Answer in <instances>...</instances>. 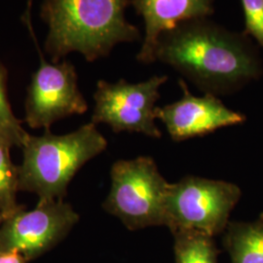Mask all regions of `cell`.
Returning <instances> with one entry per match:
<instances>
[{"label":"cell","mask_w":263,"mask_h":263,"mask_svg":"<svg viewBox=\"0 0 263 263\" xmlns=\"http://www.w3.org/2000/svg\"><path fill=\"white\" fill-rule=\"evenodd\" d=\"M132 6L144 21L145 33L137 60L155 62L160 35L187 20L208 18L215 13L214 0H132Z\"/></svg>","instance_id":"10"},{"label":"cell","mask_w":263,"mask_h":263,"mask_svg":"<svg viewBox=\"0 0 263 263\" xmlns=\"http://www.w3.org/2000/svg\"><path fill=\"white\" fill-rule=\"evenodd\" d=\"M28 135L12 112L7 96V69L0 61V141L22 147Z\"/></svg>","instance_id":"14"},{"label":"cell","mask_w":263,"mask_h":263,"mask_svg":"<svg viewBox=\"0 0 263 263\" xmlns=\"http://www.w3.org/2000/svg\"><path fill=\"white\" fill-rule=\"evenodd\" d=\"M10 147L7 143L0 141V213L5 219L22 209L16 201V194L20 189L19 168L15 167L11 161Z\"/></svg>","instance_id":"13"},{"label":"cell","mask_w":263,"mask_h":263,"mask_svg":"<svg viewBox=\"0 0 263 263\" xmlns=\"http://www.w3.org/2000/svg\"><path fill=\"white\" fill-rule=\"evenodd\" d=\"M182 97L164 106H156L155 116L165 124L173 141L203 137L221 128L245 122L246 116L228 108L217 96L191 94L184 80L179 79Z\"/></svg>","instance_id":"9"},{"label":"cell","mask_w":263,"mask_h":263,"mask_svg":"<svg viewBox=\"0 0 263 263\" xmlns=\"http://www.w3.org/2000/svg\"><path fill=\"white\" fill-rule=\"evenodd\" d=\"M107 146V141L90 122L76 131L58 136L49 130L40 137L28 135L22 146L19 188L39 199H62L78 170Z\"/></svg>","instance_id":"3"},{"label":"cell","mask_w":263,"mask_h":263,"mask_svg":"<svg viewBox=\"0 0 263 263\" xmlns=\"http://www.w3.org/2000/svg\"><path fill=\"white\" fill-rule=\"evenodd\" d=\"M27 259L17 252L0 251V263H26Z\"/></svg>","instance_id":"16"},{"label":"cell","mask_w":263,"mask_h":263,"mask_svg":"<svg viewBox=\"0 0 263 263\" xmlns=\"http://www.w3.org/2000/svg\"><path fill=\"white\" fill-rule=\"evenodd\" d=\"M241 195L235 183L187 176L170 183L166 227L172 233L194 230L212 237L221 234Z\"/></svg>","instance_id":"5"},{"label":"cell","mask_w":263,"mask_h":263,"mask_svg":"<svg viewBox=\"0 0 263 263\" xmlns=\"http://www.w3.org/2000/svg\"><path fill=\"white\" fill-rule=\"evenodd\" d=\"M4 219H5V218H4V216H3V215L0 213V226H1V223L4 221Z\"/></svg>","instance_id":"17"},{"label":"cell","mask_w":263,"mask_h":263,"mask_svg":"<svg viewBox=\"0 0 263 263\" xmlns=\"http://www.w3.org/2000/svg\"><path fill=\"white\" fill-rule=\"evenodd\" d=\"M167 80V76H154L140 83L124 79L116 83L98 81L91 122L106 124L114 133H140L160 139L162 132L155 124V104L160 88Z\"/></svg>","instance_id":"7"},{"label":"cell","mask_w":263,"mask_h":263,"mask_svg":"<svg viewBox=\"0 0 263 263\" xmlns=\"http://www.w3.org/2000/svg\"><path fill=\"white\" fill-rule=\"evenodd\" d=\"M32 1L28 0L23 20L35 45L39 67L28 86L26 122L32 129L45 128L60 119L88 110V104L78 87L76 67L68 61L49 63L39 47L32 26Z\"/></svg>","instance_id":"6"},{"label":"cell","mask_w":263,"mask_h":263,"mask_svg":"<svg viewBox=\"0 0 263 263\" xmlns=\"http://www.w3.org/2000/svg\"><path fill=\"white\" fill-rule=\"evenodd\" d=\"M245 14L244 33L255 38L263 48V0H241Z\"/></svg>","instance_id":"15"},{"label":"cell","mask_w":263,"mask_h":263,"mask_svg":"<svg viewBox=\"0 0 263 263\" xmlns=\"http://www.w3.org/2000/svg\"><path fill=\"white\" fill-rule=\"evenodd\" d=\"M131 4L132 0H42L46 54L53 63L73 52L95 62L109 56L120 43L139 41L140 29L126 19Z\"/></svg>","instance_id":"2"},{"label":"cell","mask_w":263,"mask_h":263,"mask_svg":"<svg viewBox=\"0 0 263 263\" xmlns=\"http://www.w3.org/2000/svg\"><path fill=\"white\" fill-rule=\"evenodd\" d=\"M245 36L208 18L187 20L160 35L155 62L172 66L205 94H230L262 72Z\"/></svg>","instance_id":"1"},{"label":"cell","mask_w":263,"mask_h":263,"mask_svg":"<svg viewBox=\"0 0 263 263\" xmlns=\"http://www.w3.org/2000/svg\"><path fill=\"white\" fill-rule=\"evenodd\" d=\"M78 220L73 208L62 199H39L33 210L21 209L1 223L0 251L34 259L61 242Z\"/></svg>","instance_id":"8"},{"label":"cell","mask_w":263,"mask_h":263,"mask_svg":"<svg viewBox=\"0 0 263 263\" xmlns=\"http://www.w3.org/2000/svg\"><path fill=\"white\" fill-rule=\"evenodd\" d=\"M111 187L104 210L118 217L129 230L167 226L170 183L149 156L119 160L110 171Z\"/></svg>","instance_id":"4"},{"label":"cell","mask_w":263,"mask_h":263,"mask_svg":"<svg viewBox=\"0 0 263 263\" xmlns=\"http://www.w3.org/2000/svg\"><path fill=\"white\" fill-rule=\"evenodd\" d=\"M223 246L231 263H263V213L254 221H229Z\"/></svg>","instance_id":"11"},{"label":"cell","mask_w":263,"mask_h":263,"mask_svg":"<svg viewBox=\"0 0 263 263\" xmlns=\"http://www.w3.org/2000/svg\"><path fill=\"white\" fill-rule=\"evenodd\" d=\"M172 234L176 263H217L214 237L194 230H177Z\"/></svg>","instance_id":"12"}]
</instances>
